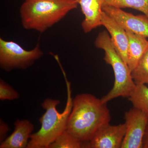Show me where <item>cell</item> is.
Instances as JSON below:
<instances>
[{
  "label": "cell",
  "mask_w": 148,
  "mask_h": 148,
  "mask_svg": "<svg viewBox=\"0 0 148 148\" xmlns=\"http://www.w3.org/2000/svg\"><path fill=\"white\" fill-rule=\"evenodd\" d=\"M73 103L65 130L82 143H87L101 127L110 123V112L107 103L89 93L77 95Z\"/></svg>",
  "instance_id": "cell-1"
},
{
  "label": "cell",
  "mask_w": 148,
  "mask_h": 148,
  "mask_svg": "<svg viewBox=\"0 0 148 148\" xmlns=\"http://www.w3.org/2000/svg\"><path fill=\"white\" fill-rule=\"evenodd\" d=\"M61 68L66 85L67 99L66 107L62 112L60 113L56 107L60 103L58 100L47 98L42 104L45 112L40 119L41 126L36 133L32 134L27 148H49V145L66 129L68 119L73 108L71 83L68 80L61 64Z\"/></svg>",
  "instance_id": "cell-2"
},
{
  "label": "cell",
  "mask_w": 148,
  "mask_h": 148,
  "mask_svg": "<svg viewBox=\"0 0 148 148\" xmlns=\"http://www.w3.org/2000/svg\"><path fill=\"white\" fill-rule=\"evenodd\" d=\"M76 0H24L20 9L24 29L43 33L77 8Z\"/></svg>",
  "instance_id": "cell-3"
},
{
  "label": "cell",
  "mask_w": 148,
  "mask_h": 148,
  "mask_svg": "<svg viewBox=\"0 0 148 148\" xmlns=\"http://www.w3.org/2000/svg\"><path fill=\"white\" fill-rule=\"evenodd\" d=\"M95 45L96 47L104 51V60L112 66L114 75L112 88L101 98V101L107 103L119 97L128 98L135 88L136 84L132 79L130 69L117 51L107 31L99 33L95 39Z\"/></svg>",
  "instance_id": "cell-4"
},
{
  "label": "cell",
  "mask_w": 148,
  "mask_h": 148,
  "mask_svg": "<svg viewBox=\"0 0 148 148\" xmlns=\"http://www.w3.org/2000/svg\"><path fill=\"white\" fill-rule=\"evenodd\" d=\"M43 55L39 44L27 50L16 42L0 38V67L6 71L28 69Z\"/></svg>",
  "instance_id": "cell-5"
},
{
  "label": "cell",
  "mask_w": 148,
  "mask_h": 148,
  "mask_svg": "<svg viewBox=\"0 0 148 148\" xmlns=\"http://www.w3.org/2000/svg\"><path fill=\"white\" fill-rule=\"evenodd\" d=\"M126 132L121 148H143V140L148 118L140 110L133 108L125 113Z\"/></svg>",
  "instance_id": "cell-6"
},
{
  "label": "cell",
  "mask_w": 148,
  "mask_h": 148,
  "mask_svg": "<svg viewBox=\"0 0 148 148\" xmlns=\"http://www.w3.org/2000/svg\"><path fill=\"white\" fill-rule=\"evenodd\" d=\"M126 132L125 123L118 125H105L92 139L83 145V148H121Z\"/></svg>",
  "instance_id": "cell-7"
},
{
  "label": "cell",
  "mask_w": 148,
  "mask_h": 148,
  "mask_svg": "<svg viewBox=\"0 0 148 148\" xmlns=\"http://www.w3.org/2000/svg\"><path fill=\"white\" fill-rule=\"evenodd\" d=\"M103 10L114 19L126 31L148 38V17L145 14L134 15L122 9L104 6Z\"/></svg>",
  "instance_id": "cell-8"
},
{
  "label": "cell",
  "mask_w": 148,
  "mask_h": 148,
  "mask_svg": "<svg viewBox=\"0 0 148 148\" xmlns=\"http://www.w3.org/2000/svg\"><path fill=\"white\" fill-rule=\"evenodd\" d=\"M101 24L109 33L117 51L127 64L128 38L126 30L104 11L101 17Z\"/></svg>",
  "instance_id": "cell-9"
},
{
  "label": "cell",
  "mask_w": 148,
  "mask_h": 148,
  "mask_svg": "<svg viewBox=\"0 0 148 148\" xmlns=\"http://www.w3.org/2000/svg\"><path fill=\"white\" fill-rule=\"evenodd\" d=\"M84 18L81 26L85 33L102 26L101 17L104 0H76Z\"/></svg>",
  "instance_id": "cell-10"
},
{
  "label": "cell",
  "mask_w": 148,
  "mask_h": 148,
  "mask_svg": "<svg viewBox=\"0 0 148 148\" xmlns=\"http://www.w3.org/2000/svg\"><path fill=\"white\" fill-rule=\"evenodd\" d=\"M34 130V125L28 120H17L13 132L1 143L0 148H27Z\"/></svg>",
  "instance_id": "cell-11"
},
{
  "label": "cell",
  "mask_w": 148,
  "mask_h": 148,
  "mask_svg": "<svg viewBox=\"0 0 148 148\" xmlns=\"http://www.w3.org/2000/svg\"><path fill=\"white\" fill-rule=\"evenodd\" d=\"M126 31L128 38L127 64L132 72L147 49L148 40L146 37Z\"/></svg>",
  "instance_id": "cell-12"
},
{
  "label": "cell",
  "mask_w": 148,
  "mask_h": 148,
  "mask_svg": "<svg viewBox=\"0 0 148 148\" xmlns=\"http://www.w3.org/2000/svg\"><path fill=\"white\" fill-rule=\"evenodd\" d=\"M128 98L133 108L140 110L148 118V87L146 84H136Z\"/></svg>",
  "instance_id": "cell-13"
},
{
  "label": "cell",
  "mask_w": 148,
  "mask_h": 148,
  "mask_svg": "<svg viewBox=\"0 0 148 148\" xmlns=\"http://www.w3.org/2000/svg\"><path fill=\"white\" fill-rule=\"evenodd\" d=\"M104 6L133 9L148 17V0H104Z\"/></svg>",
  "instance_id": "cell-14"
},
{
  "label": "cell",
  "mask_w": 148,
  "mask_h": 148,
  "mask_svg": "<svg viewBox=\"0 0 148 148\" xmlns=\"http://www.w3.org/2000/svg\"><path fill=\"white\" fill-rule=\"evenodd\" d=\"M131 74L136 84H148V47Z\"/></svg>",
  "instance_id": "cell-15"
},
{
  "label": "cell",
  "mask_w": 148,
  "mask_h": 148,
  "mask_svg": "<svg viewBox=\"0 0 148 148\" xmlns=\"http://www.w3.org/2000/svg\"><path fill=\"white\" fill-rule=\"evenodd\" d=\"M83 143L65 130L51 144L49 148H83Z\"/></svg>",
  "instance_id": "cell-16"
},
{
  "label": "cell",
  "mask_w": 148,
  "mask_h": 148,
  "mask_svg": "<svg viewBox=\"0 0 148 148\" xmlns=\"http://www.w3.org/2000/svg\"><path fill=\"white\" fill-rule=\"evenodd\" d=\"M16 90L3 80L0 79V100L1 101H13L19 98Z\"/></svg>",
  "instance_id": "cell-17"
},
{
  "label": "cell",
  "mask_w": 148,
  "mask_h": 148,
  "mask_svg": "<svg viewBox=\"0 0 148 148\" xmlns=\"http://www.w3.org/2000/svg\"><path fill=\"white\" fill-rule=\"evenodd\" d=\"M9 130L8 125L2 119L0 120V143H2L6 139L8 132Z\"/></svg>",
  "instance_id": "cell-18"
},
{
  "label": "cell",
  "mask_w": 148,
  "mask_h": 148,
  "mask_svg": "<svg viewBox=\"0 0 148 148\" xmlns=\"http://www.w3.org/2000/svg\"><path fill=\"white\" fill-rule=\"evenodd\" d=\"M143 148H148V123L143 138Z\"/></svg>",
  "instance_id": "cell-19"
}]
</instances>
